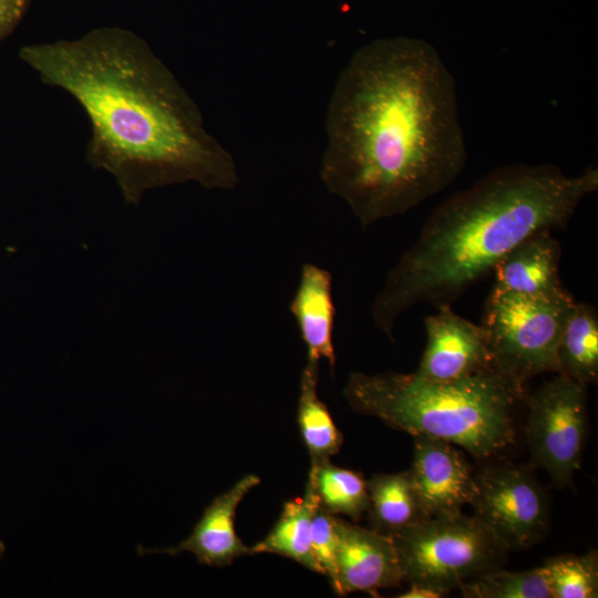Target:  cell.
Returning a JSON list of instances; mask_svg holds the SVG:
<instances>
[{
  "mask_svg": "<svg viewBox=\"0 0 598 598\" xmlns=\"http://www.w3.org/2000/svg\"><path fill=\"white\" fill-rule=\"evenodd\" d=\"M558 373L586 385L598 380V315L594 306L574 300L557 348Z\"/></svg>",
  "mask_w": 598,
  "mask_h": 598,
  "instance_id": "16",
  "label": "cell"
},
{
  "mask_svg": "<svg viewBox=\"0 0 598 598\" xmlns=\"http://www.w3.org/2000/svg\"><path fill=\"white\" fill-rule=\"evenodd\" d=\"M324 128L320 178L362 228L440 193L467 159L455 80L419 38L358 49L336 81Z\"/></svg>",
  "mask_w": 598,
  "mask_h": 598,
  "instance_id": "1",
  "label": "cell"
},
{
  "mask_svg": "<svg viewBox=\"0 0 598 598\" xmlns=\"http://www.w3.org/2000/svg\"><path fill=\"white\" fill-rule=\"evenodd\" d=\"M588 385L557 373L523 400L528 408L527 442L535 462L558 487L571 486L587 439Z\"/></svg>",
  "mask_w": 598,
  "mask_h": 598,
  "instance_id": "7",
  "label": "cell"
},
{
  "mask_svg": "<svg viewBox=\"0 0 598 598\" xmlns=\"http://www.w3.org/2000/svg\"><path fill=\"white\" fill-rule=\"evenodd\" d=\"M408 471L425 518L460 514L474 499L476 485L472 466L447 441L415 435L412 465Z\"/></svg>",
  "mask_w": 598,
  "mask_h": 598,
  "instance_id": "9",
  "label": "cell"
},
{
  "mask_svg": "<svg viewBox=\"0 0 598 598\" xmlns=\"http://www.w3.org/2000/svg\"><path fill=\"white\" fill-rule=\"evenodd\" d=\"M526 386L495 367L435 382L414 372H353L343 388L350 408L413 436L425 435L487 458L515 441L514 408Z\"/></svg>",
  "mask_w": 598,
  "mask_h": 598,
  "instance_id": "4",
  "label": "cell"
},
{
  "mask_svg": "<svg viewBox=\"0 0 598 598\" xmlns=\"http://www.w3.org/2000/svg\"><path fill=\"white\" fill-rule=\"evenodd\" d=\"M561 248L551 230L537 231L508 251L494 267L491 293L549 297L563 293Z\"/></svg>",
  "mask_w": 598,
  "mask_h": 598,
  "instance_id": "13",
  "label": "cell"
},
{
  "mask_svg": "<svg viewBox=\"0 0 598 598\" xmlns=\"http://www.w3.org/2000/svg\"><path fill=\"white\" fill-rule=\"evenodd\" d=\"M553 598H596L598 596V556L561 555L546 559L542 566Z\"/></svg>",
  "mask_w": 598,
  "mask_h": 598,
  "instance_id": "21",
  "label": "cell"
},
{
  "mask_svg": "<svg viewBox=\"0 0 598 598\" xmlns=\"http://www.w3.org/2000/svg\"><path fill=\"white\" fill-rule=\"evenodd\" d=\"M31 0H0V42L21 22Z\"/></svg>",
  "mask_w": 598,
  "mask_h": 598,
  "instance_id": "23",
  "label": "cell"
},
{
  "mask_svg": "<svg viewBox=\"0 0 598 598\" xmlns=\"http://www.w3.org/2000/svg\"><path fill=\"white\" fill-rule=\"evenodd\" d=\"M574 298L489 293L482 322L492 364L526 386L536 375L558 373L557 348Z\"/></svg>",
  "mask_w": 598,
  "mask_h": 598,
  "instance_id": "6",
  "label": "cell"
},
{
  "mask_svg": "<svg viewBox=\"0 0 598 598\" xmlns=\"http://www.w3.org/2000/svg\"><path fill=\"white\" fill-rule=\"evenodd\" d=\"M474 477V516L509 550L543 540L549 529V497L532 471L515 465L487 466Z\"/></svg>",
  "mask_w": 598,
  "mask_h": 598,
  "instance_id": "8",
  "label": "cell"
},
{
  "mask_svg": "<svg viewBox=\"0 0 598 598\" xmlns=\"http://www.w3.org/2000/svg\"><path fill=\"white\" fill-rule=\"evenodd\" d=\"M398 597L400 598H440L443 595L430 587L419 585V584H409V589Z\"/></svg>",
  "mask_w": 598,
  "mask_h": 598,
  "instance_id": "24",
  "label": "cell"
},
{
  "mask_svg": "<svg viewBox=\"0 0 598 598\" xmlns=\"http://www.w3.org/2000/svg\"><path fill=\"white\" fill-rule=\"evenodd\" d=\"M317 506L313 482L308 476L302 497L283 504L278 520L260 542L250 547V555H279L321 574L311 546V522Z\"/></svg>",
  "mask_w": 598,
  "mask_h": 598,
  "instance_id": "15",
  "label": "cell"
},
{
  "mask_svg": "<svg viewBox=\"0 0 598 598\" xmlns=\"http://www.w3.org/2000/svg\"><path fill=\"white\" fill-rule=\"evenodd\" d=\"M319 363L307 360L299 383L297 421L310 456V467L330 461L342 445L327 405L318 395Z\"/></svg>",
  "mask_w": 598,
  "mask_h": 598,
  "instance_id": "17",
  "label": "cell"
},
{
  "mask_svg": "<svg viewBox=\"0 0 598 598\" xmlns=\"http://www.w3.org/2000/svg\"><path fill=\"white\" fill-rule=\"evenodd\" d=\"M390 536L403 581L443 596L468 579L502 568L509 551L477 517L463 513L425 518Z\"/></svg>",
  "mask_w": 598,
  "mask_h": 598,
  "instance_id": "5",
  "label": "cell"
},
{
  "mask_svg": "<svg viewBox=\"0 0 598 598\" xmlns=\"http://www.w3.org/2000/svg\"><path fill=\"white\" fill-rule=\"evenodd\" d=\"M19 56L82 106L91 124L86 161L114 176L127 204L174 184L225 190L239 184L233 155L207 132L195 101L133 31L101 27L74 40L23 45Z\"/></svg>",
  "mask_w": 598,
  "mask_h": 598,
  "instance_id": "2",
  "label": "cell"
},
{
  "mask_svg": "<svg viewBox=\"0 0 598 598\" xmlns=\"http://www.w3.org/2000/svg\"><path fill=\"white\" fill-rule=\"evenodd\" d=\"M1 549V548H0Z\"/></svg>",
  "mask_w": 598,
  "mask_h": 598,
  "instance_id": "25",
  "label": "cell"
},
{
  "mask_svg": "<svg viewBox=\"0 0 598 598\" xmlns=\"http://www.w3.org/2000/svg\"><path fill=\"white\" fill-rule=\"evenodd\" d=\"M598 189V168L569 176L551 164H511L441 203L388 272L371 308L392 338L398 319L419 305L451 306L528 236L565 227Z\"/></svg>",
  "mask_w": 598,
  "mask_h": 598,
  "instance_id": "3",
  "label": "cell"
},
{
  "mask_svg": "<svg viewBox=\"0 0 598 598\" xmlns=\"http://www.w3.org/2000/svg\"><path fill=\"white\" fill-rule=\"evenodd\" d=\"M289 311L306 346L307 360L318 363L326 360L333 371L336 307L331 274L317 265L303 264Z\"/></svg>",
  "mask_w": 598,
  "mask_h": 598,
  "instance_id": "14",
  "label": "cell"
},
{
  "mask_svg": "<svg viewBox=\"0 0 598 598\" xmlns=\"http://www.w3.org/2000/svg\"><path fill=\"white\" fill-rule=\"evenodd\" d=\"M457 589L465 598H553L542 567L524 571L498 568L464 581Z\"/></svg>",
  "mask_w": 598,
  "mask_h": 598,
  "instance_id": "20",
  "label": "cell"
},
{
  "mask_svg": "<svg viewBox=\"0 0 598 598\" xmlns=\"http://www.w3.org/2000/svg\"><path fill=\"white\" fill-rule=\"evenodd\" d=\"M367 488V513L374 530L390 535L425 519L409 471L375 474Z\"/></svg>",
  "mask_w": 598,
  "mask_h": 598,
  "instance_id": "18",
  "label": "cell"
},
{
  "mask_svg": "<svg viewBox=\"0 0 598 598\" xmlns=\"http://www.w3.org/2000/svg\"><path fill=\"white\" fill-rule=\"evenodd\" d=\"M308 476L313 482L319 506L328 513L358 522L368 512L367 481L361 473L327 461L310 467Z\"/></svg>",
  "mask_w": 598,
  "mask_h": 598,
  "instance_id": "19",
  "label": "cell"
},
{
  "mask_svg": "<svg viewBox=\"0 0 598 598\" xmlns=\"http://www.w3.org/2000/svg\"><path fill=\"white\" fill-rule=\"evenodd\" d=\"M336 526V595L363 591L378 597L380 589L399 587L403 582L390 535L363 528L338 516Z\"/></svg>",
  "mask_w": 598,
  "mask_h": 598,
  "instance_id": "11",
  "label": "cell"
},
{
  "mask_svg": "<svg viewBox=\"0 0 598 598\" xmlns=\"http://www.w3.org/2000/svg\"><path fill=\"white\" fill-rule=\"evenodd\" d=\"M337 515L317 506L311 522V546L321 575L326 576L332 590L337 587Z\"/></svg>",
  "mask_w": 598,
  "mask_h": 598,
  "instance_id": "22",
  "label": "cell"
},
{
  "mask_svg": "<svg viewBox=\"0 0 598 598\" xmlns=\"http://www.w3.org/2000/svg\"><path fill=\"white\" fill-rule=\"evenodd\" d=\"M259 484V476L245 475L228 491L213 499L190 535L177 546L164 549L140 547V554L177 555L188 551L195 555L198 563L214 567L228 566L236 558L250 555V547L246 546L236 533L235 516L244 497Z\"/></svg>",
  "mask_w": 598,
  "mask_h": 598,
  "instance_id": "12",
  "label": "cell"
},
{
  "mask_svg": "<svg viewBox=\"0 0 598 598\" xmlns=\"http://www.w3.org/2000/svg\"><path fill=\"white\" fill-rule=\"evenodd\" d=\"M426 346L417 369L422 379L451 382L494 367L486 336L476 324L451 306H441L435 315L424 319Z\"/></svg>",
  "mask_w": 598,
  "mask_h": 598,
  "instance_id": "10",
  "label": "cell"
}]
</instances>
